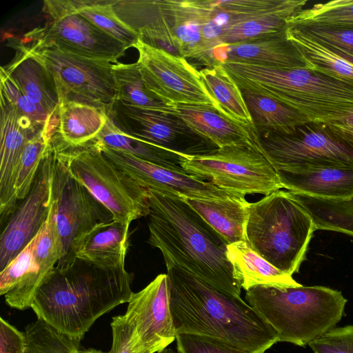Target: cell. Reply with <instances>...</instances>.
Wrapping results in <instances>:
<instances>
[{
  "label": "cell",
  "mask_w": 353,
  "mask_h": 353,
  "mask_svg": "<svg viewBox=\"0 0 353 353\" xmlns=\"http://www.w3.org/2000/svg\"><path fill=\"white\" fill-rule=\"evenodd\" d=\"M288 26L296 28L353 63V28L312 23L288 22Z\"/></svg>",
  "instance_id": "41"
},
{
  "label": "cell",
  "mask_w": 353,
  "mask_h": 353,
  "mask_svg": "<svg viewBox=\"0 0 353 353\" xmlns=\"http://www.w3.org/2000/svg\"><path fill=\"white\" fill-rule=\"evenodd\" d=\"M283 188L310 196L348 201L353 198V169L276 171Z\"/></svg>",
  "instance_id": "25"
},
{
  "label": "cell",
  "mask_w": 353,
  "mask_h": 353,
  "mask_svg": "<svg viewBox=\"0 0 353 353\" xmlns=\"http://www.w3.org/2000/svg\"><path fill=\"white\" fill-rule=\"evenodd\" d=\"M0 353H26V338L22 332L0 317Z\"/></svg>",
  "instance_id": "46"
},
{
  "label": "cell",
  "mask_w": 353,
  "mask_h": 353,
  "mask_svg": "<svg viewBox=\"0 0 353 353\" xmlns=\"http://www.w3.org/2000/svg\"><path fill=\"white\" fill-rule=\"evenodd\" d=\"M51 186L55 224L61 244V257L56 268L65 270L77 260L75 246L79 240L95 226L109 222L114 217L70 175L58 159L55 148Z\"/></svg>",
  "instance_id": "11"
},
{
  "label": "cell",
  "mask_w": 353,
  "mask_h": 353,
  "mask_svg": "<svg viewBox=\"0 0 353 353\" xmlns=\"http://www.w3.org/2000/svg\"><path fill=\"white\" fill-rule=\"evenodd\" d=\"M3 68L27 97L50 115L57 113L59 99L53 77L28 47L17 46L14 58Z\"/></svg>",
  "instance_id": "23"
},
{
  "label": "cell",
  "mask_w": 353,
  "mask_h": 353,
  "mask_svg": "<svg viewBox=\"0 0 353 353\" xmlns=\"http://www.w3.org/2000/svg\"><path fill=\"white\" fill-rule=\"evenodd\" d=\"M26 353H109L81 349V341L63 334L41 319L26 325Z\"/></svg>",
  "instance_id": "39"
},
{
  "label": "cell",
  "mask_w": 353,
  "mask_h": 353,
  "mask_svg": "<svg viewBox=\"0 0 353 353\" xmlns=\"http://www.w3.org/2000/svg\"><path fill=\"white\" fill-rule=\"evenodd\" d=\"M54 148L48 149L28 195L6 220L0 238V269L3 270L37 234L52 203V172Z\"/></svg>",
  "instance_id": "15"
},
{
  "label": "cell",
  "mask_w": 353,
  "mask_h": 353,
  "mask_svg": "<svg viewBox=\"0 0 353 353\" xmlns=\"http://www.w3.org/2000/svg\"><path fill=\"white\" fill-rule=\"evenodd\" d=\"M188 173L208 179L216 187L243 195L267 196L283 188L276 170L259 150L228 145L189 156L181 163Z\"/></svg>",
  "instance_id": "9"
},
{
  "label": "cell",
  "mask_w": 353,
  "mask_h": 353,
  "mask_svg": "<svg viewBox=\"0 0 353 353\" xmlns=\"http://www.w3.org/2000/svg\"><path fill=\"white\" fill-rule=\"evenodd\" d=\"M128 303L123 315L133 330L135 351L158 353L176 339L167 273L159 274L143 290L132 292Z\"/></svg>",
  "instance_id": "14"
},
{
  "label": "cell",
  "mask_w": 353,
  "mask_h": 353,
  "mask_svg": "<svg viewBox=\"0 0 353 353\" xmlns=\"http://www.w3.org/2000/svg\"><path fill=\"white\" fill-rule=\"evenodd\" d=\"M35 236L0 272V294L11 307L31 308L34 296L54 270L52 262L35 250Z\"/></svg>",
  "instance_id": "21"
},
{
  "label": "cell",
  "mask_w": 353,
  "mask_h": 353,
  "mask_svg": "<svg viewBox=\"0 0 353 353\" xmlns=\"http://www.w3.org/2000/svg\"><path fill=\"white\" fill-rule=\"evenodd\" d=\"M290 192L312 216L316 230L353 236V198L348 201L334 200Z\"/></svg>",
  "instance_id": "36"
},
{
  "label": "cell",
  "mask_w": 353,
  "mask_h": 353,
  "mask_svg": "<svg viewBox=\"0 0 353 353\" xmlns=\"http://www.w3.org/2000/svg\"><path fill=\"white\" fill-rule=\"evenodd\" d=\"M46 25L28 32L38 47L54 48L70 53L113 63L129 48L103 32L79 14L70 0H46Z\"/></svg>",
  "instance_id": "12"
},
{
  "label": "cell",
  "mask_w": 353,
  "mask_h": 353,
  "mask_svg": "<svg viewBox=\"0 0 353 353\" xmlns=\"http://www.w3.org/2000/svg\"><path fill=\"white\" fill-rule=\"evenodd\" d=\"M314 221L290 191L276 190L250 203L245 241L281 272H298L314 232Z\"/></svg>",
  "instance_id": "6"
},
{
  "label": "cell",
  "mask_w": 353,
  "mask_h": 353,
  "mask_svg": "<svg viewBox=\"0 0 353 353\" xmlns=\"http://www.w3.org/2000/svg\"><path fill=\"white\" fill-rule=\"evenodd\" d=\"M1 93L14 106L19 114L38 130L57 121V113L50 115L43 107L27 97L3 69H0Z\"/></svg>",
  "instance_id": "42"
},
{
  "label": "cell",
  "mask_w": 353,
  "mask_h": 353,
  "mask_svg": "<svg viewBox=\"0 0 353 353\" xmlns=\"http://www.w3.org/2000/svg\"><path fill=\"white\" fill-rule=\"evenodd\" d=\"M179 353H263L250 352L210 337L190 334H177Z\"/></svg>",
  "instance_id": "43"
},
{
  "label": "cell",
  "mask_w": 353,
  "mask_h": 353,
  "mask_svg": "<svg viewBox=\"0 0 353 353\" xmlns=\"http://www.w3.org/2000/svg\"><path fill=\"white\" fill-rule=\"evenodd\" d=\"M177 334L210 337L250 352L279 342L277 332L241 296L222 292L183 269L165 264Z\"/></svg>",
  "instance_id": "1"
},
{
  "label": "cell",
  "mask_w": 353,
  "mask_h": 353,
  "mask_svg": "<svg viewBox=\"0 0 353 353\" xmlns=\"http://www.w3.org/2000/svg\"><path fill=\"white\" fill-rule=\"evenodd\" d=\"M129 225L113 219L95 226L76 244L77 259L105 268L125 266Z\"/></svg>",
  "instance_id": "24"
},
{
  "label": "cell",
  "mask_w": 353,
  "mask_h": 353,
  "mask_svg": "<svg viewBox=\"0 0 353 353\" xmlns=\"http://www.w3.org/2000/svg\"><path fill=\"white\" fill-rule=\"evenodd\" d=\"M259 135L261 152L276 171L353 169V142L325 122L309 121L289 132Z\"/></svg>",
  "instance_id": "8"
},
{
  "label": "cell",
  "mask_w": 353,
  "mask_h": 353,
  "mask_svg": "<svg viewBox=\"0 0 353 353\" xmlns=\"http://www.w3.org/2000/svg\"><path fill=\"white\" fill-rule=\"evenodd\" d=\"M52 141L58 159L70 175L112 214L114 220L130 224L148 215L147 188L110 161L94 139L71 146L54 132Z\"/></svg>",
  "instance_id": "7"
},
{
  "label": "cell",
  "mask_w": 353,
  "mask_h": 353,
  "mask_svg": "<svg viewBox=\"0 0 353 353\" xmlns=\"http://www.w3.org/2000/svg\"><path fill=\"white\" fill-rule=\"evenodd\" d=\"M287 37L300 52L310 69L353 85V63L296 28L288 26Z\"/></svg>",
  "instance_id": "34"
},
{
  "label": "cell",
  "mask_w": 353,
  "mask_h": 353,
  "mask_svg": "<svg viewBox=\"0 0 353 353\" xmlns=\"http://www.w3.org/2000/svg\"><path fill=\"white\" fill-rule=\"evenodd\" d=\"M245 299L277 332L279 342L301 347L334 328L347 302L340 291L302 285L254 286L246 290Z\"/></svg>",
  "instance_id": "5"
},
{
  "label": "cell",
  "mask_w": 353,
  "mask_h": 353,
  "mask_svg": "<svg viewBox=\"0 0 353 353\" xmlns=\"http://www.w3.org/2000/svg\"><path fill=\"white\" fill-rule=\"evenodd\" d=\"M73 8L97 28L125 44L134 48L137 33L115 14L110 0H70Z\"/></svg>",
  "instance_id": "37"
},
{
  "label": "cell",
  "mask_w": 353,
  "mask_h": 353,
  "mask_svg": "<svg viewBox=\"0 0 353 353\" xmlns=\"http://www.w3.org/2000/svg\"><path fill=\"white\" fill-rule=\"evenodd\" d=\"M179 43L181 56L198 60L201 52L204 12L199 0H159Z\"/></svg>",
  "instance_id": "27"
},
{
  "label": "cell",
  "mask_w": 353,
  "mask_h": 353,
  "mask_svg": "<svg viewBox=\"0 0 353 353\" xmlns=\"http://www.w3.org/2000/svg\"><path fill=\"white\" fill-rule=\"evenodd\" d=\"M134 48L139 52L137 62L143 81L159 100L167 105H206L219 111L218 104L206 88L199 71L187 59L148 46L139 39Z\"/></svg>",
  "instance_id": "13"
},
{
  "label": "cell",
  "mask_w": 353,
  "mask_h": 353,
  "mask_svg": "<svg viewBox=\"0 0 353 353\" xmlns=\"http://www.w3.org/2000/svg\"><path fill=\"white\" fill-rule=\"evenodd\" d=\"M94 139L103 145L129 153L145 161L187 172L181 163L188 155L125 134L109 118Z\"/></svg>",
  "instance_id": "29"
},
{
  "label": "cell",
  "mask_w": 353,
  "mask_h": 353,
  "mask_svg": "<svg viewBox=\"0 0 353 353\" xmlns=\"http://www.w3.org/2000/svg\"><path fill=\"white\" fill-rule=\"evenodd\" d=\"M199 73L222 115L238 123L254 126L241 90L222 65L207 67Z\"/></svg>",
  "instance_id": "33"
},
{
  "label": "cell",
  "mask_w": 353,
  "mask_h": 353,
  "mask_svg": "<svg viewBox=\"0 0 353 353\" xmlns=\"http://www.w3.org/2000/svg\"><path fill=\"white\" fill-rule=\"evenodd\" d=\"M148 243L175 265L216 289L240 296L241 286L226 255L227 243L179 196L147 188Z\"/></svg>",
  "instance_id": "2"
},
{
  "label": "cell",
  "mask_w": 353,
  "mask_h": 353,
  "mask_svg": "<svg viewBox=\"0 0 353 353\" xmlns=\"http://www.w3.org/2000/svg\"><path fill=\"white\" fill-rule=\"evenodd\" d=\"M53 77L59 103L74 102L103 110L107 114L117 101L113 63L82 57L50 47H28Z\"/></svg>",
  "instance_id": "10"
},
{
  "label": "cell",
  "mask_w": 353,
  "mask_h": 353,
  "mask_svg": "<svg viewBox=\"0 0 353 353\" xmlns=\"http://www.w3.org/2000/svg\"><path fill=\"white\" fill-rule=\"evenodd\" d=\"M112 72L117 101L137 109L165 112L168 105L159 100L148 88L137 62L113 63Z\"/></svg>",
  "instance_id": "35"
},
{
  "label": "cell",
  "mask_w": 353,
  "mask_h": 353,
  "mask_svg": "<svg viewBox=\"0 0 353 353\" xmlns=\"http://www.w3.org/2000/svg\"><path fill=\"white\" fill-rule=\"evenodd\" d=\"M307 2L306 0H283L277 7L229 28L219 38L216 46L242 42L283 30L288 28V20L303 10Z\"/></svg>",
  "instance_id": "31"
},
{
  "label": "cell",
  "mask_w": 353,
  "mask_h": 353,
  "mask_svg": "<svg viewBox=\"0 0 353 353\" xmlns=\"http://www.w3.org/2000/svg\"><path fill=\"white\" fill-rule=\"evenodd\" d=\"M112 344L109 353H139L133 347V330L124 315L112 317Z\"/></svg>",
  "instance_id": "45"
},
{
  "label": "cell",
  "mask_w": 353,
  "mask_h": 353,
  "mask_svg": "<svg viewBox=\"0 0 353 353\" xmlns=\"http://www.w3.org/2000/svg\"><path fill=\"white\" fill-rule=\"evenodd\" d=\"M241 90L259 134L289 132L310 121L281 101L250 91Z\"/></svg>",
  "instance_id": "32"
},
{
  "label": "cell",
  "mask_w": 353,
  "mask_h": 353,
  "mask_svg": "<svg viewBox=\"0 0 353 353\" xmlns=\"http://www.w3.org/2000/svg\"><path fill=\"white\" fill-rule=\"evenodd\" d=\"M132 279L125 266L105 268L77 259L67 269L55 268L31 308L37 319L81 341L100 316L129 301Z\"/></svg>",
  "instance_id": "3"
},
{
  "label": "cell",
  "mask_w": 353,
  "mask_h": 353,
  "mask_svg": "<svg viewBox=\"0 0 353 353\" xmlns=\"http://www.w3.org/2000/svg\"><path fill=\"white\" fill-rule=\"evenodd\" d=\"M108 117L125 134L188 156L199 154L181 138L197 135L172 114L137 109L117 101Z\"/></svg>",
  "instance_id": "18"
},
{
  "label": "cell",
  "mask_w": 353,
  "mask_h": 353,
  "mask_svg": "<svg viewBox=\"0 0 353 353\" xmlns=\"http://www.w3.org/2000/svg\"><path fill=\"white\" fill-rule=\"evenodd\" d=\"M283 0H200L204 12L201 52L203 63L222 34L236 23L279 6Z\"/></svg>",
  "instance_id": "22"
},
{
  "label": "cell",
  "mask_w": 353,
  "mask_h": 353,
  "mask_svg": "<svg viewBox=\"0 0 353 353\" xmlns=\"http://www.w3.org/2000/svg\"><path fill=\"white\" fill-rule=\"evenodd\" d=\"M57 126V122H54L44 127L26 143L21 155L15 183V193L18 201L23 199L30 191L40 164L51 144L54 129Z\"/></svg>",
  "instance_id": "38"
},
{
  "label": "cell",
  "mask_w": 353,
  "mask_h": 353,
  "mask_svg": "<svg viewBox=\"0 0 353 353\" xmlns=\"http://www.w3.org/2000/svg\"><path fill=\"white\" fill-rule=\"evenodd\" d=\"M226 255L234 278L245 290L256 285L279 288L301 285L255 252L244 241L228 245Z\"/></svg>",
  "instance_id": "26"
},
{
  "label": "cell",
  "mask_w": 353,
  "mask_h": 353,
  "mask_svg": "<svg viewBox=\"0 0 353 353\" xmlns=\"http://www.w3.org/2000/svg\"><path fill=\"white\" fill-rule=\"evenodd\" d=\"M308 345L314 353H353V325L334 327Z\"/></svg>",
  "instance_id": "44"
},
{
  "label": "cell",
  "mask_w": 353,
  "mask_h": 353,
  "mask_svg": "<svg viewBox=\"0 0 353 353\" xmlns=\"http://www.w3.org/2000/svg\"><path fill=\"white\" fill-rule=\"evenodd\" d=\"M165 113L180 119L195 134L217 148L243 145L259 150V135L254 126L234 122L206 105L174 104Z\"/></svg>",
  "instance_id": "20"
},
{
  "label": "cell",
  "mask_w": 353,
  "mask_h": 353,
  "mask_svg": "<svg viewBox=\"0 0 353 353\" xmlns=\"http://www.w3.org/2000/svg\"><path fill=\"white\" fill-rule=\"evenodd\" d=\"M325 123L333 131L353 142V110L343 117Z\"/></svg>",
  "instance_id": "47"
},
{
  "label": "cell",
  "mask_w": 353,
  "mask_h": 353,
  "mask_svg": "<svg viewBox=\"0 0 353 353\" xmlns=\"http://www.w3.org/2000/svg\"><path fill=\"white\" fill-rule=\"evenodd\" d=\"M0 101V214L3 223L18 205L15 183L25 146L41 130L37 129L28 119L21 117L2 93Z\"/></svg>",
  "instance_id": "17"
},
{
  "label": "cell",
  "mask_w": 353,
  "mask_h": 353,
  "mask_svg": "<svg viewBox=\"0 0 353 353\" xmlns=\"http://www.w3.org/2000/svg\"><path fill=\"white\" fill-rule=\"evenodd\" d=\"M158 353H176L171 348H165L162 351L158 352Z\"/></svg>",
  "instance_id": "48"
},
{
  "label": "cell",
  "mask_w": 353,
  "mask_h": 353,
  "mask_svg": "<svg viewBox=\"0 0 353 353\" xmlns=\"http://www.w3.org/2000/svg\"><path fill=\"white\" fill-rule=\"evenodd\" d=\"M221 65L240 90L281 101L310 121L327 122L353 110V85L323 72L235 62Z\"/></svg>",
  "instance_id": "4"
},
{
  "label": "cell",
  "mask_w": 353,
  "mask_h": 353,
  "mask_svg": "<svg viewBox=\"0 0 353 353\" xmlns=\"http://www.w3.org/2000/svg\"><path fill=\"white\" fill-rule=\"evenodd\" d=\"M288 22L353 28V0H334L316 3L310 8L302 10Z\"/></svg>",
  "instance_id": "40"
},
{
  "label": "cell",
  "mask_w": 353,
  "mask_h": 353,
  "mask_svg": "<svg viewBox=\"0 0 353 353\" xmlns=\"http://www.w3.org/2000/svg\"><path fill=\"white\" fill-rule=\"evenodd\" d=\"M286 30L242 42L216 46L202 64L210 68L235 62L281 69L309 68L300 52L288 38Z\"/></svg>",
  "instance_id": "19"
},
{
  "label": "cell",
  "mask_w": 353,
  "mask_h": 353,
  "mask_svg": "<svg viewBox=\"0 0 353 353\" xmlns=\"http://www.w3.org/2000/svg\"><path fill=\"white\" fill-rule=\"evenodd\" d=\"M57 116V132L71 146L82 145L96 138L108 118L100 108L74 102L59 103Z\"/></svg>",
  "instance_id": "30"
},
{
  "label": "cell",
  "mask_w": 353,
  "mask_h": 353,
  "mask_svg": "<svg viewBox=\"0 0 353 353\" xmlns=\"http://www.w3.org/2000/svg\"><path fill=\"white\" fill-rule=\"evenodd\" d=\"M95 141L110 161L145 188L168 192L182 198L210 200L245 198L243 194L221 189L211 182L188 172L145 161Z\"/></svg>",
  "instance_id": "16"
},
{
  "label": "cell",
  "mask_w": 353,
  "mask_h": 353,
  "mask_svg": "<svg viewBox=\"0 0 353 353\" xmlns=\"http://www.w3.org/2000/svg\"><path fill=\"white\" fill-rule=\"evenodd\" d=\"M182 199L228 245L245 241V228L250 205L245 198L227 200Z\"/></svg>",
  "instance_id": "28"
}]
</instances>
